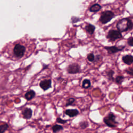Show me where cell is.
I'll use <instances>...</instances> for the list:
<instances>
[{
  "label": "cell",
  "mask_w": 133,
  "mask_h": 133,
  "mask_svg": "<svg viewBox=\"0 0 133 133\" xmlns=\"http://www.w3.org/2000/svg\"><path fill=\"white\" fill-rule=\"evenodd\" d=\"M101 55H97V56H96V57H95L94 61H97L100 60V59H101Z\"/></svg>",
  "instance_id": "26"
},
{
  "label": "cell",
  "mask_w": 133,
  "mask_h": 133,
  "mask_svg": "<svg viewBox=\"0 0 133 133\" xmlns=\"http://www.w3.org/2000/svg\"><path fill=\"white\" fill-rule=\"evenodd\" d=\"M125 46H121L119 47L116 46H105L104 47L105 49H106L109 54H112L118 53L119 51H121L123 50L125 48Z\"/></svg>",
  "instance_id": "7"
},
{
  "label": "cell",
  "mask_w": 133,
  "mask_h": 133,
  "mask_svg": "<svg viewBox=\"0 0 133 133\" xmlns=\"http://www.w3.org/2000/svg\"><path fill=\"white\" fill-rule=\"evenodd\" d=\"M75 99L74 98H69L67 101H66V104H65V106L68 107L69 106L72 105V104L75 102Z\"/></svg>",
  "instance_id": "20"
},
{
  "label": "cell",
  "mask_w": 133,
  "mask_h": 133,
  "mask_svg": "<svg viewBox=\"0 0 133 133\" xmlns=\"http://www.w3.org/2000/svg\"><path fill=\"white\" fill-rule=\"evenodd\" d=\"M9 128V126L7 123L0 125V133H4L7 129Z\"/></svg>",
  "instance_id": "18"
},
{
  "label": "cell",
  "mask_w": 133,
  "mask_h": 133,
  "mask_svg": "<svg viewBox=\"0 0 133 133\" xmlns=\"http://www.w3.org/2000/svg\"><path fill=\"white\" fill-rule=\"evenodd\" d=\"M85 28L86 32L89 33V34L91 35H93V33H94L95 29H96V27L94 25L90 24H87L85 26Z\"/></svg>",
  "instance_id": "13"
},
{
  "label": "cell",
  "mask_w": 133,
  "mask_h": 133,
  "mask_svg": "<svg viewBox=\"0 0 133 133\" xmlns=\"http://www.w3.org/2000/svg\"><path fill=\"white\" fill-rule=\"evenodd\" d=\"M91 86V83L90 80L85 79L83 80L82 83V87L85 89H87Z\"/></svg>",
  "instance_id": "16"
},
{
  "label": "cell",
  "mask_w": 133,
  "mask_h": 133,
  "mask_svg": "<svg viewBox=\"0 0 133 133\" xmlns=\"http://www.w3.org/2000/svg\"><path fill=\"white\" fill-rule=\"evenodd\" d=\"M65 114L70 118H73L77 116L79 114V111L77 109H67L65 110Z\"/></svg>",
  "instance_id": "10"
},
{
  "label": "cell",
  "mask_w": 133,
  "mask_h": 133,
  "mask_svg": "<svg viewBox=\"0 0 133 133\" xmlns=\"http://www.w3.org/2000/svg\"><path fill=\"white\" fill-rule=\"evenodd\" d=\"M114 71L113 70H110L107 73V75L108 77V79L110 81H113L114 77L113 75L114 74Z\"/></svg>",
  "instance_id": "17"
},
{
  "label": "cell",
  "mask_w": 133,
  "mask_h": 133,
  "mask_svg": "<svg viewBox=\"0 0 133 133\" xmlns=\"http://www.w3.org/2000/svg\"><path fill=\"white\" fill-rule=\"evenodd\" d=\"M87 58L88 60L89 61H90V62H94L95 61V56L94 54L92 53H90L89 54H88Z\"/></svg>",
  "instance_id": "22"
},
{
  "label": "cell",
  "mask_w": 133,
  "mask_h": 133,
  "mask_svg": "<svg viewBox=\"0 0 133 133\" xmlns=\"http://www.w3.org/2000/svg\"><path fill=\"white\" fill-rule=\"evenodd\" d=\"M102 9V6L98 3H96L92 5L90 8V11L91 12L96 13L98 12Z\"/></svg>",
  "instance_id": "14"
},
{
  "label": "cell",
  "mask_w": 133,
  "mask_h": 133,
  "mask_svg": "<svg viewBox=\"0 0 133 133\" xmlns=\"http://www.w3.org/2000/svg\"><path fill=\"white\" fill-rule=\"evenodd\" d=\"M125 72L127 74H129L131 76H133V68H128L127 69L125 70Z\"/></svg>",
  "instance_id": "25"
},
{
  "label": "cell",
  "mask_w": 133,
  "mask_h": 133,
  "mask_svg": "<svg viewBox=\"0 0 133 133\" xmlns=\"http://www.w3.org/2000/svg\"><path fill=\"white\" fill-rule=\"evenodd\" d=\"M22 114H23L24 119L29 120L32 117L33 111L31 108H26L22 111Z\"/></svg>",
  "instance_id": "9"
},
{
  "label": "cell",
  "mask_w": 133,
  "mask_h": 133,
  "mask_svg": "<svg viewBox=\"0 0 133 133\" xmlns=\"http://www.w3.org/2000/svg\"><path fill=\"white\" fill-rule=\"evenodd\" d=\"M107 38L111 41L114 42L118 39L122 38V35L121 32L118 30H110L108 33Z\"/></svg>",
  "instance_id": "5"
},
{
  "label": "cell",
  "mask_w": 133,
  "mask_h": 133,
  "mask_svg": "<svg viewBox=\"0 0 133 133\" xmlns=\"http://www.w3.org/2000/svg\"><path fill=\"white\" fill-rule=\"evenodd\" d=\"M40 87L44 91H46L52 87V81L51 80H44L40 82Z\"/></svg>",
  "instance_id": "8"
},
{
  "label": "cell",
  "mask_w": 133,
  "mask_h": 133,
  "mask_svg": "<svg viewBox=\"0 0 133 133\" xmlns=\"http://www.w3.org/2000/svg\"><path fill=\"white\" fill-rule=\"evenodd\" d=\"M127 44L129 46L133 47V37H130L128 39Z\"/></svg>",
  "instance_id": "24"
},
{
  "label": "cell",
  "mask_w": 133,
  "mask_h": 133,
  "mask_svg": "<svg viewBox=\"0 0 133 133\" xmlns=\"http://www.w3.org/2000/svg\"><path fill=\"white\" fill-rule=\"evenodd\" d=\"M80 65L77 63H73L70 64L67 68V72L69 74H76L80 72Z\"/></svg>",
  "instance_id": "6"
},
{
  "label": "cell",
  "mask_w": 133,
  "mask_h": 133,
  "mask_svg": "<svg viewBox=\"0 0 133 133\" xmlns=\"http://www.w3.org/2000/svg\"><path fill=\"white\" fill-rule=\"evenodd\" d=\"M115 17V15L113 12L110 10H106L103 12L99 18V21L103 24H106L108 23Z\"/></svg>",
  "instance_id": "3"
},
{
  "label": "cell",
  "mask_w": 133,
  "mask_h": 133,
  "mask_svg": "<svg viewBox=\"0 0 133 133\" xmlns=\"http://www.w3.org/2000/svg\"><path fill=\"white\" fill-rule=\"evenodd\" d=\"M116 27L120 32L130 31L133 28V23L128 18H125L120 20L117 24Z\"/></svg>",
  "instance_id": "2"
},
{
  "label": "cell",
  "mask_w": 133,
  "mask_h": 133,
  "mask_svg": "<svg viewBox=\"0 0 133 133\" xmlns=\"http://www.w3.org/2000/svg\"><path fill=\"white\" fill-rule=\"evenodd\" d=\"M52 130L54 133H57V132H59L60 131L63 130V127L61 125H58V124H56L54 125L52 127Z\"/></svg>",
  "instance_id": "15"
},
{
  "label": "cell",
  "mask_w": 133,
  "mask_h": 133,
  "mask_svg": "<svg viewBox=\"0 0 133 133\" xmlns=\"http://www.w3.org/2000/svg\"><path fill=\"white\" fill-rule=\"evenodd\" d=\"M79 126L82 129H84L86 128L88 126V122L84 121H82L79 123Z\"/></svg>",
  "instance_id": "19"
},
{
  "label": "cell",
  "mask_w": 133,
  "mask_h": 133,
  "mask_svg": "<svg viewBox=\"0 0 133 133\" xmlns=\"http://www.w3.org/2000/svg\"><path fill=\"white\" fill-rule=\"evenodd\" d=\"M124 80V77L123 76H117L115 78V82L118 84H121Z\"/></svg>",
  "instance_id": "21"
},
{
  "label": "cell",
  "mask_w": 133,
  "mask_h": 133,
  "mask_svg": "<svg viewBox=\"0 0 133 133\" xmlns=\"http://www.w3.org/2000/svg\"><path fill=\"white\" fill-rule=\"evenodd\" d=\"M122 61L125 64L129 65L133 63V56L131 55H125L122 57Z\"/></svg>",
  "instance_id": "11"
},
{
  "label": "cell",
  "mask_w": 133,
  "mask_h": 133,
  "mask_svg": "<svg viewBox=\"0 0 133 133\" xmlns=\"http://www.w3.org/2000/svg\"><path fill=\"white\" fill-rule=\"evenodd\" d=\"M116 116L112 112H110L107 117L104 119V123L110 127H115L118 124L116 121Z\"/></svg>",
  "instance_id": "4"
},
{
  "label": "cell",
  "mask_w": 133,
  "mask_h": 133,
  "mask_svg": "<svg viewBox=\"0 0 133 133\" xmlns=\"http://www.w3.org/2000/svg\"><path fill=\"white\" fill-rule=\"evenodd\" d=\"M126 133H127V132H126Z\"/></svg>",
  "instance_id": "27"
},
{
  "label": "cell",
  "mask_w": 133,
  "mask_h": 133,
  "mask_svg": "<svg viewBox=\"0 0 133 133\" xmlns=\"http://www.w3.org/2000/svg\"><path fill=\"white\" fill-rule=\"evenodd\" d=\"M56 122H57V123H59V124H64L67 123L68 121H67V120H63V119H61V118H57L56 119Z\"/></svg>",
  "instance_id": "23"
},
{
  "label": "cell",
  "mask_w": 133,
  "mask_h": 133,
  "mask_svg": "<svg viewBox=\"0 0 133 133\" xmlns=\"http://www.w3.org/2000/svg\"><path fill=\"white\" fill-rule=\"evenodd\" d=\"M36 93L33 90H30L25 94V98L28 101H30L36 97Z\"/></svg>",
  "instance_id": "12"
},
{
  "label": "cell",
  "mask_w": 133,
  "mask_h": 133,
  "mask_svg": "<svg viewBox=\"0 0 133 133\" xmlns=\"http://www.w3.org/2000/svg\"><path fill=\"white\" fill-rule=\"evenodd\" d=\"M34 45L28 39H21L10 43L5 48L7 57L13 61L23 60L32 53Z\"/></svg>",
  "instance_id": "1"
}]
</instances>
